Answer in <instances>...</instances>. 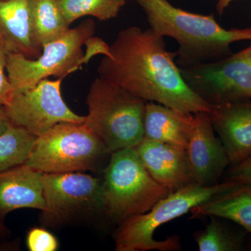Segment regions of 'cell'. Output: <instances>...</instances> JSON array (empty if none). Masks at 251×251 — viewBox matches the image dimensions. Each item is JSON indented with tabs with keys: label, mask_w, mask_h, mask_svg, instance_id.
<instances>
[{
	"label": "cell",
	"mask_w": 251,
	"mask_h": 251,
	"mask_svg": "<svg viewBox=\"0 0 251 251\" xmlns=\"http://www.w3.org/2000/svg\"><path fill=\"white\" fill-rule=\"evenodd\" d=\"M6 233H7V229L5 227L4 224H3L2 221L0 219V237L6 235Z\"/></svg>",
	"instance_id": "obj_27"
},
{
	"label": "cell",
	"mask_w": 251,
	"mask_h": 251,
	"mask_svg": "<svg viewBox=\"0 0 251 251\" xmlns=\"http://www.w3.org/2000/svg\"><path fill=\"white\" fill-rule=\"evenodd\" d=\"M11 125L12 124L6 115L4 106L0 105V135L4 133Z\"/></svg>",
	"instance_id": "obj_25"
},
{
	"label": "cell",
	"mask_w": 251,
	"mask_h": 251,
	"mask_svg": "<svg viewBox=\"0 0 251 251\" xmlns=\"http://www.w3.org/2000/svg\"><path fill=\"white\" fill-rule=\"evenodd\" d=\"M225 181L251 186V155L239 163L231 165Z\"/></svg>",
	"instance_id": "obj_24"
},
{
	"label": "cell",
	"mask_w": 251,
	"mask_h": 251,
	"mask_svg": "<svg viewBox=\"0 0 251 251\" xmlns=\"http://www.w3.org/2000/svg\"><path fill=\"white\" fill-rule=\"evenodd\" d=\"M43 184V224L56 227L104 214L102 178L82 172L44 173Z\"/></svg>",
	"instance_id": "obj_8"
},
{
	"label": "cell",
	"mask_w": 251,
	"mask_h": 251,
	"mask_svg": "<svg viewBox=\"0 0 251 251\" xmlns=\"http://www.w3.org/2000/svg\"><path fill=\"white\" fill-rule=\"evenodd\" d=\"M63 78L44 79L29 90L14 92L4 106L11 124L38 137L62 122L85 123L86 117L72 111L62 98Z\"/></svg>",
	"instance_id": "obj_10"
},
{
	"label": "cell",
	"mask_w": 251,
	"mask_h": 251,
	"mask_svg": "<svg viewBox=\"0 0 251 251\" xmlns=\"http://www.w3.org/2000/svg\"><path fill=\"white\" fill-rule=\"evenodd\" d=\"M44 173L26 164L0 173V219L23 208L45 209Z\"/></svg>",
	"instance_id": "obj_14"
},
{
	"label": "cell",
	"mask_w": 251,
	"mask_h": 251,
	"mask_svg": "<svg viewBox=\"0 0 251 251\" xmlns=\"http://www.w3.org/2000/svg\"><path fill=\"white\" fill-rule=\"evenodd\" d=\"M0 39L8 53L36 58L42 49L31 33L29 0H0Z\"/></svg>",
	"instance_id": "obj_15"
},
{
	"label": "cell",
	"mask_w": 251,
	"mask_h": 251,
	"mask_svg": "<svg viewBox=\"0 0 251 251\" xmlns=\"http://www.w3.org/2000/svg\"><path fill=\"white\" fill-rule=\"evenodd\" d=\"M176 58V52L167 50L164 38L150 28L131 26L118 33L97 72L145 101L186 113L210 112L212 105L187 85Z\"/></svg>",
	"instance_id": "obj_1"
},
{
	"label": "cell",
	"mask_w": 251,
	"mask_h": 251,
	"mask_svg": "<svg viewBox=\"0 0 251 251\" xmlns=\"http://www.w3.org/2000/svg\"><path fill=\"white\" fill-rule=\"evenodd\" d=\"M210 223L194 234L200 251H237L242 248L241 236L229 232L218 217L210 216Z\"/></svg>",
	"instance_id": "obj_21"
},
{
	"label": "cell",
	"mask_w": 251,
	"mask_h": 251,
	"mask_svg": "<svg viewBox=\"0 0 251 251\" xmlns=\"http://www.w3.org/2000/svg\"><path fill=\"white\" fill-rule=\"evenodd\" d=\"M192 218L216 216L229 220L251 232V186L235 183L191 210Z\"/></svg>",
	"instance_id": "obj_17"
},
{
	"label": "cell",
	"mask_w": 251,
	"mask_h": 251,
	"mask_svg": "<svg viewBox=\"0 0 251 251\" xmlns=\"http://www.w3.org/2000/svg\"><path fill=\"white\" fill-rule=\"evenodd\" d=\"M158 35L175 39L179 46L176 62L186 68L215 62L232 54L231 46L251 41V28L225 29L214 15L194 14L168 0H135Z\"/></svg>",
	"instance_id": "obj_2"
},
{
	"label": "cell",
	"mask_w": 251,
	"mask_h": 251,
	"mask_svg": "<svg viewBox=\"0 0 251 251\" xmlns=\"http://www.w3.org/2000/svg\"><path fill=\"white\" fill-rule=\"evenodd\" d=\"M209 115L230 165L251 155V99L212 105Z\"/></svg>",
	"instance_id": "obj_12"
},
{
	"label": "cell",
	"mask_w": 251,
	"mask_h": 251,
	"mask_svg": "<svg viewBox=\"0 0 251 251\" xmlns=\"http://www.w3.org/2000/svg\"><path fill=\"white\" fill-rule=\"evenodd\" d=\"M234 1H236V0H219L217 5H216V10H217L218 13L220 15L222 14L225 9Z\"/></svg>",
	"instance_id": "obj_26"
},
{
	"label": "cell",
	"mask_w": 251,
	"mask_h": 251,
	"mask_svg": "<svg viewBox=\"0 0 251 251\" xmlns=\"http://www.w3.org/2000/svg\"><path fill=\"white\" fill-rule=\"evenodd\" d=\"M36 138L21 127L10 126L0 135V173L25 164Z\"/></svg>",
	"instance_id": "obj_19"
},
{
	"label": "cell",
	"mask_w": 251,
	"mask_h": 251,
	"mask_svg": "<svg viewBox=\"0 0 251 251\" xmlns=\"http://www.w3.org/2000/svg\"><path fill=\"white\" fill-rule=\"evenodd\" d=\"M8 54L9 53L0 39V105L3 106L9 103L14 92L6 74Z\"/></svg>",
	"instance_id": "obj_23"
},
{
	"label": "cell",
	"mask_w": 251,
	"mask_h": 251,
	"mask_svg": "<svg viewBox=\"0 0 251 251\" xmlns=\"http://www.w3.org/2000/svg\"><path fill=\"white\" fill-rule=\"evenodd\" d=\"M110 154L85 123L62 122L36 137L25 164L46 174L95 172Z\"/></svg>",
	"instance_id": "obj_6"
},
{
	"label": "cell",
	"mask_w": 251,
	"mask_h": 251,
	"mask_svg": "<svg viewBox=\"0 0 251 251\" xmlns=\"http://www.w3.org/2000/svg\"><path fill=\"white\" fill-rule=\"evenodd\" d=\"M29 6L33 39L41 49L70 29L57 0H29Z\"/></svg>",
	"instance_id": "obj_18"
},
{
	"label": "cell",
	"mask_w": 251,
	"mask_h": 251,
	"mask_svg": "<svg viewBox=\"0 0 251 251\" xmlns=\"http://www.w3.org/2000/svg\"><path fill=\"white\" fill-rule=\"evenodd\" d=\"M235 184L225 181L213 186L191 184L173 191L144 214L131 216L120 223L115 232L117 251H175L180 250L179 237L164 240L154 239V232L162 225L187 214L195 206L224 192Z\"/></svg>",
	"instance_id": "obj_3"
},
{
	"label": "cell",
	"mask_w": 251,
	"mask_h": 251,
	"mask_svg": "<svg viewBox=\"0 0 251 251\" xmlns=\"http://www.w3.org/2000/svg\"><path fill=\"white\" fill-rule=\"evenodd\" d=\"M69 25L85 16L100 21L113 19L125 6L126 0H57Z\"/></svg>",
	"instance_id": "obj_20"
},
{
	"label": "cell",
	"mask_w": 251,
	"mask_h": 251,
	"mask_svg": "<svg viewBox=\"0 0 251 251\" xmlns=\"http://www.w3.org/2000/svg\"><path fill=\"white\" fill-rule=\"evenodd\" d=\"M27 246L30 251H55L58 242L53 234L41 227H34L27 235Z\"/></svg>",
	"instance_id": "obj_22"
},
{
	"label": "cell",
	"mask_w": 251,
	"mask_h": 251,
	"mask_svg": "<svg viewBox=\"0 0 251 251\" xmlns=\"http://www.w3.org/2000/svg\"><path fill=\"white\" fill-rule=\"evenodd\" d=\"M193 114L147 102L144 113V138L186 150Z\"/></svg>",
	"instance_id": "obj_16"
},
{
	"label": "cell",
	"mask_w": 251,
	"mask_h": 251,
	"mask_svg": "<svg viewBox=\"0 0 251 251\" xmlns=\"http://www.w3.org/2000/svg\"><path fill=\"white\" fill-rule=\"evenodd\" d=\"M134 149L151 177L172 192L194 183L184 149L145 138Z\"/></svg>",
	"instance_id": "obj_13"
},
{
	"label": "cell",
	"mask_w": 251,
	"mask_h": 251,
	"mask_svg": "<svg viewBox=\"0 0 251 251\" xmlns=\"http://www.w3.org/2000/svg\"><path fill=\"white\" fill-rule=\"evenodd\" d=\"M185 151L191 179L202 186L219 184L220 178L230 165L224 145L214 133L208 112L193 114Z\"/></svg>",
	"instance_id": "obj_11"
},
{
	"label": "cell",
	"mask_w": 251,
	"mask_h": 251,
	"mask_svg": "<svg viewBox=\"0 0 251 251\" xmlns=\"http://www.w3.org/2000/svg\"><path fill=\"white\" fill-rule=\"evenodd\" d=\"M94 33V21L86 20L43 46L36 58L22 54H8L6 74L14 92L29 90L49 77L67 76L82 62V47L89 43Z\"/></svg>",
	"instance_id": "obj_7"
},
{
	"label": "cell",
	"mask_w": 251,
	"mask_h": 251,
	"mask_svg": "<svg viewBox=\"0 0 251 251\" xmlns=\"http://www.w3.org/2000/svg\"><path fill=\"white\" fill-rule=\"evenodd\" d=\"M102 191L104 215L118 224L146 213L172 192L151 177L134 148L110 154Z\"/></svg>",
	"instance_id": "obj_5"
},
{
	"label": "cell",
	"mask_w": 251,
	"mask_h": 251,
	"mask_svg": "<svg viewBox=\"0 0 251 251\" xmlns=\"http://www.w3.org/2000/svg\"><path fill=\"white\" fill-rule=\"evenodd\" d=\"M180 69L187 85L211 105L251 99V44L215 62Z\"/></svg>",
	"instance_id": "obj_9"
},
{
	"label": "cell",
	"mask_w": 251,
	"mask_h": 251,
	"mask_svg": "<svg viewBox=\"0 0 251 251\" xmlns=\"http://www.w3.org/2000/svg\"><path fill=\"white\" fill-rule=\"evenodd\" d=\"M146 103L125 89L97 77L87 94L85 125L110 153L135 148L144 138Z\"/></svg>",
	"instance_id": "obj_4"
}]
</instances>
